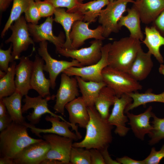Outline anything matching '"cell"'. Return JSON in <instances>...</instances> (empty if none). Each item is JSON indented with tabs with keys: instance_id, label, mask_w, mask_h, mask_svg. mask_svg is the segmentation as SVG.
Segmentation results:
<instances>
[{
	"instance_id": "obj_1",
	"label": "cell",
	"mask_w": 164,
	"mask_h": 164,
	"mask_svg": "<svg viewBox=\"0 0 164 164\" xmlns=\"http://www.w3.org/2000/svg\"><path fill=\"white\" fill-rule=\"evenodd\" d=\"M87 108L90 119L85 136L81 141L73 143V147L100 150L111 142L113 126L101 117L95 106Z\"/></svg>"
},
{
	"instance_id": "obj_2",
	"label": "cell",
	"mask_w": 164,
	"mask_h": 164,
	"mask_svg": "<svg viewBox=\"0 0 164 164\" xmlns=\"http://www.w3.org/2000/svg\"><path fill=\"white\" fill-rule=\"evenodd\" d=\"M25 125L12 121L0 134V152L2 157L13 159L24 148L42 141L31 137Z\"/></svg>"
},
{
	"instance_id": "obj_3",
	"label": "cell",
	"mask_w": 164,
	"mask_h": 164,
	"mask_svg": "<svg viewBox=\"0 0 164 164\" xmlns=\"http://www.w3.org/2000/svg\"><path fill=\"white\" fill-rule=\"evenodd\" d=\"M142 48L140 41L130 36L114 41L108 53V66L128 73Z\"/></svg>"
},
{
	"instance_id": "obj_4",
	"label": "cell",
	"mask_w": 164,
	"mask_h": 164,
	"mask_svg": "<svg viewBox=\"0 0 164 164\" xmlns=\"http://www.w3.org/2000/svg\"><path fill=\"white\" fill-rule=\"evenodd\" d=\"M103 81L112 89L118 97L141 90L142 86L128 73L108 66L102 72Z\"/></svg>"
},
{
	"instance_id": "obj_5",
	"label": "cell",
	"mask_w": 164,
	"mask_h": 164,
	"mask_svg": "<svg viewBox=\"0 0 164 164\" xmlns=\"http://www.w3.org/2000/svg\"><path fill=\"white\" fill-rule=\"evenodd\" d=\"M133 0H115L110 1L106 8L101 10L98 16V22L101 25L103 36L105 38L108 37L113 33H118L121 29L118 22L126 11L128 3H133Z\"/></svg>"
},
{
	"instance_id": "obj_6",
	"label": "cell",
	"mask_w": 164,
	"mask_h": 164,
	"mask_svg": "<svg viewBox=\"0 0 164 164\" xmlns=\"http://www.w3.org/2000/svg\"><path fill=\"white\" fill-rule=\"evenodd\" d=\"M25 17L21 16L15 21L9 29L12 31L10 36L5 41L12 45V55L14 60L19 59L21 53L26 51L34 41L30 36L28 24Z\"/></svg>"
},
{
	"instance_id": "obj_7",
	"label": "cell",
	"mask_w": 164,
	"mask_h": 164,
	"mask_svg": "<svg viewBox=\"0 0 164 164\" xmlns=\"http://www.w3.org/2000/svg\"><path fill=\"white\" fill-rule=\"evenodd\" d=\"M111 43L102 46L101 57L97 63L81 67H72L65 70L63 73L70 76H79L85 80L97 82L102 81V72L108 66V54Z\"/></svg>"
},
{
	"instance_id": "obj_8",
	"label": "cell",
	"mask_w": 164,
	"mask_h": 164,
	"mask_svg": "<svg viewBox=\"0 0 164 164\" xmlns=\"http://www.w3.org/2000/svg\"><path fill=\"white\" fill-rule=\"evenodd\" d=\"M38 52L39 56L45 63L43 66V70L49 74L51 88L53 89H54L56 87V79L60 73H63L65 70L72 67H84L75 59L68 61L58 60L53 58L48 51L47 41H43L39 43Z\"/></svg>"
},
{
	"instance_id": "obj_9",
	"label": "cell",
	"mask_w": 164,
	"mask_h": 164,
	"mask_svg": "<svg viewBox=\"0 0 164 164\" xmlns=\"http://www.w3.org/2000/svg\"><path fill=\"white\" fill-rule=\"evenodd\" d=\"M90 46L79 49L60 48L56 50L60 54L66 57H70L78 61L83 66L97 63L101 59L103 46L102 40L95 39L90 42Z\"/></svg>"
},
{
	"instance_id": "obj_10",
	"label": "cell",
	"mask_w": 164,
	"mask_h": 164,
	"mask_svg": "<svg viewBox=\"0 0 164 164\" xmlns=\"http://www.w3.org/2000/svg\"><path fill=\"white\" fill-rule=\"evenodd\" d=\"M43 138L49 143L50 147L44 159H54L61 162L63 164H70V157L73 139L54 134H45Z\"/></svg>"
},
{
	"instance_id": "obj_11",
	"label": "cell",
	"mask_w": 164,
	"mask_h": 164,
	"mask_svg": "<svg viewBox=\"0 0 164 164\" xmlns=\"http://www.w3.org/2000/svg\"><path fill=\"white\" fill-rule=\"evenodd\" d=\"M62 73L61 82L55 95L56 103L53 107L55 113L64 114L65 106L79 95L78 86L75 77H71Z\"/></svg>"
},
{
	"instance_id": "obj_12",
	"label": "cell",
	"mask_w": 164,
	"mask_h": 164,
	"mask_svg": "<svg viewBox=\"0 0 164 164\" xmlns=\"http://www.w3.org/2000/svg\"><path fill=\"white\" fill-rule=\"evenodd\" d=\"M25 96L23 100L25 104L22 107V111L24 113L29 109L33 108L32 112L26 116L30 124L35 125L38 124L42 115L46 113L54 117H58L62 121L68 122L61 116L53 113L48 108V102L50 100H54L55 95H50L44 98L39 95L34 97H29L27 95Z\"/></svg>"
},
{
	"instance_id": "obj_13",
	"label": "cell",
	"mask_w": 164,
	"mask_h": 164,
	"mask_svg": "<svg viewBox=\"0 0 164 164\" xmlns=\"http://www.w3.org/2000/svg\"><path fill=\"white\" fill-rule=\"evenodd\" d=\"M54 21L52 16L47 18L45 21L40 25L28 24L29 31L34 42L39 43L48 41L55 46L56 50L63 48L65 42L64 35L61 33L58 36L54 35L53 24Z\"/></svg>"
},
{
	"instance_id": "obj_14",
	"label": "cell",
	"mask_w": 164,
	"mask_h": 164,
	"mask_svg": "<svg viewBox=\"0 0 164 164\" xmlns=\"http://www.w3.org/2000/svg\"><path fill=\"white\" fill-rule=\"evenodd\" d=\"M132 101V98L128 94L117 97L107 120L110 124L115 126L114 132L120 137L125 136L130 130V128L127 127L126 124L128 119L124 113L126 107Z\"/></svg>"
},
{
	"instance_id": "obj_15",
	"label": "cell",
	"mask_w": 164,
	"mask_h": 164,
	"mask_svg": "<svg viewBox=\"0 0 164 164\" xmlns=\"http://www.w3.org/2000/svg\"><path fill=\"white\" fill-rule=\"evenodd\" d=\"M90 23L83 20H77L73 23L70 34L72 49H78L88 39L94 38L101 40L105 39L103 36V30L101 26L92 29L88 27Z\"/></svg>"
},
{
	"instance_id": "obj_16",
	"label": "cell",
	"mask_w": 164,
	"mask_h": 164,
	"mask_svg": "<svg viewBox=\"0 0 164 164\" xmlns=\"http://www.w3.org/2000/svg\"><path fill=\"white\" fill-rule=\"evenodd\" d=\"M65 108L69 114V122L73 130L80 138L82 136L78 132V124L80 127L85 128L90 119L87 106L82 96L78 97L68 103Z\"/></svg>"
},
{
	"instance_id": "obj_17",
	"label": "cell",
	"mask_w": 164,
	"mask_h": 164,
	"mask_svg": "<svg viewBox=\"0 0 164 164\" xmlns=\"http://www.w3.org/2000/svg\"><path fill=\"white\" fill-rule=\"evenodd\" d=\"M50 147L43 139L31 144L22 149L13 159L16 164H39L44 159Z\"/></svg>"
},
{
	"instance_id": "obj_18",
	"label": "cell",
	"mask_w": 164,
	"mask_h": 164,
	"mask_svg": "<svg viewBox=\"0 0 164 164\" xmlns=\"http://www.w3.org/2000/svg\"><path fill=\"white\" fill-rule=\"evenodd\" d=\"M45 119L46 121L51 123L52 127L51 128L47 129L37 128L35 125L26 122L23 124L29 128L32 133L39 137H41L40 134L43 133L55 134L71 138L75 141H77L80 139L75 133L72 132L69 129V128L71 126L69 122L63 121H61V119L60 118L51 115H47Z\"/></svg>"
},
{
	"instance_id": "obj_19",
	"label": "cell",
	"mask_w": 164,
	"mask_h": 164,
	"mask_svg": "<svg viewBox=\"0 0 164 164\" xmlns=\"http://www.w3.org/2000/svg\"><path fill=\"white\" fill-rule=\"evenodd\" d=\"M15 69V83L16 91L23 96L32 89L30 85L33 62L28 56H22L19 59Z\"/></svg>"
},
{
	"instance_id": "obj_20",
	"label": "cell",
	"mask_w": 164,
	"mask_h": 164,
	"mask_svg": "<svg viewBox=\"0 0 164 164\" xmlns=\"http://www.w3.org/2000/svg\"><path fill=\"white\" fill-rule=\"evenodd\" d=\"M152 109V106H150L144 112L138 114L129 112L126 113L133 132L137 138L142 141L144 140L146 134L151 133L153 128L150 122L153 113Z\"/></svg>"
},
{
	"instance_id": "obj_21",
	"label": "cell",
	"mask_w": 164,
	"mask_h": 164,
	"mask_svg": "<svg viewBox=\"0 0 164 164\" xmlns=\"http://www.w3.org/2000/svg\"><path fill=\"white\" fill-rule=\"evenodd\" d=\"M33 67L31 79L32 89L36 91L43 97L50 95V91L51 83L47 79L44 73V60L38 56H35L33 61Z\"/></svg>"
},
{
	"instance_id": "obj_22",
	"label": "cell",
	"mask_w": 164,
	"mask_h": 164,
	"mask_svg": "<svg viewBox=\"0 0 164 164\" xmlns=\"http://www.w3.org/2000/svg\"><path fill=\"white\" fill-rule=\"evenodd\" d=\"M133 4L141 22L145 24L152 23L164 10V0H139Z\"/></svg>"
},
{
	"instance_id": "obj_23",
	"label": "cell",
	"mask_w": 164,
	"mask_h": 164,
	"mask_svg": "<svg viewBox=\"0 0 164 164\" xmlns=\"http://www.w3.org/2000/svg\"><path fill=\"white\" fill-rule=\"evenodd\" d=\"M152 55L148 51L145 52L141 48L131 64L128 73L137 81L145 79L153 67Z\"/></svg>"
},
{
	"instance_id": "obj_24",
	"label": "cell",
	"mask_w": 164,
	"mask_h": 164,
	"mask_svg": "<svg viewBox=\"0 0 164 164\" xmlns=\"http://www.w3.org/2000/svg\"><path fill=\"white\" fill-rule=\"evenodd\" d=\"M54 21L60 24L65 32L66 39L63 48L72 49L70 34L73 23L77 20H83L84 15L79 11L73 13L67 12L65 9L60 8H56L54 13Z\"/></svg>"
},
{
	"instance_id": "obj_25",
	"label": "cell",
	"mask_w": 164,
	"mask_h": 164,
	"mask_svg": "<svg viewBox=\"0 0 164 164\" xmlns=\"http://www.w3.org/2000/svg\"><path fill=\"white\" fill-rule=\"evenodd\" d=\"M145 38L142 41L148 49V51L153 55L160 63H164L163 58L161 54L160 47L164 46V36L162 35L153 26H146L145 29Z\"/></svg>"
},
{
	"instance_id": "obj_26",
	"label": "cell",
	"mask_w": 164,
	"mask_h": 164,
	"mask_svg": "<svg viewBox=\"0 0 164 164\" xmlns=\"http://www.w3.org/2000/svg\"><path fill=\"white\" fill-rule=\"evenodd\" d=\"M126 11L127 15H122L119 21V27L121 29L122 26L125 27L130 32V36L142 41L144 36L141 29V20L138 12L133 6L127 9Z\"/></svg>"
},
{
	"instance_id": "obj_27",
	"label": "cell",
	"mask_w": 164,
	"mask_h": 164,
	"mask_svg": "<svg viewBox=\"0 0 164 164\" xmlns=\"http://www.w3.org/2000/svg\"><path fill=\"white\" fill-rule=\"evenodd\" d=\"M82 97L87 107L94 106L95 100L101 90L106 86L103 81H87L79 76H75Z\"/></svg>"
},
{
	"instance_id": "obj_28",
	"label": "cell",
	"mask_w": 164,
	"mask_h": 164,
	"mask_svg": "<svg viewBox=\"0 0 164 164\" xmlns=\"http://www.w3.org/2000/svg\"><path fill=\"white\" fill-rule=\"evenodd\" d=\"M117 97L114 91L107 86L100 91L95 100L94 106L104 120H107L109 115V108L113 105Z\"/></svg>"
},
{
	"instance_id": "obj_29",
	"label": "cell",
	"mask_w": 164,
	"mask_h": 164,
	"mask_svg": "<svg viewBox=\"0 0 164 164\" xmlns=\"http://www.w3.org/2000/svg\"><path fill=\"white\" fill-rule=\"evenodd\" d=\"M23 96L20 93L16 91L11 95L2 99L12 121L23 124L26 121L22 114L21 101Z\"/></svg>"
},
{
	"instance_id": "obj_30",
	"label": "cell",
	"mask_w": 164,
	"mask_h": 164,
	"mask_svg": "<svg viewBox=\"0 0 164 164\" xmlns=\"http://www.w3.org/2000/svg\"><path fill=\"white\" fill-rule=\"evenodd\" d=\"M110 2V0H94L85 3H80L77 11L83 14V21L84 22H94L99 16L101 9L107 5Z\"/></svg>"
},
{
	"instance_id": "obj_31",
	"label": "cell",
	"mask_w": 164,
	"mask_h": 164,
	"mask_svg": "<svg viewBox=\"0 0 164 164\" xmlns=\"http://www.w3.org/2000/svg\"><path fill=\"white\" fill-rule=\"evenodd\" d=\"M128 94L132 98V101L126 108L125 111V113L148 103L157 102L164 103V91L159 94H155L150 91H147L144 93H139L137 91Z\"/></svg>"
},
{
	"instance_id": "obj_32",
	"label": "cell",
	"mask_w": 164,
	"mask_h": 164,
	"mask_svg": "<svg viewBox=\"0 0 164 164\" xmlns=\"http://www.w3.org/2000/svg\"><path fill=\"white\" fill-rule=\"evenodd\" d=\"M16 62L11 63L5 75L0 79V99L9 96L16 91L15 83Z\"/></svg>"
},
{
	"instance_id": "obj_33",
	"label": "cell",
	"mask_w": 164,
	"mask_h": 164,
	"mask_svg": "<svg viewBox=\"0 0 164 164\" xmlns=\"http://www.w3.org/2000/svg\"><path fill=\"white\" fill-rule=\"evenodd\" d=\"M29 4V0H13L12 8L9 16L1 32V37L5 36L11 26L24 13Z\"/></svg>"
},
{
	"instance_id": "obj_34",
	"label": "cell",
	"mask_w": 164,
	"mask_h": 164,
	"mask_svg": "<svg viewBox=\"0 0 164 164\" xmlns=\"http://www.w3.org/2000/svg\"><path fill=\"white\" fill-rule=\"evenodd\" d=\"M151 123L153 127L151 133L149 135L150 138L148 142L150 145L156 144L164 138V118L158 117L153 113Z\"/></svg>"
},
{
	"instance_id": "obj_35",
	"label": "cell",
	"mask_w": 164,
	"mask_h": 164,
	"mask_svg": "<svg viewBox=\"0 0 164 164\" xmlns=\"http://www.w3.org/2000/svg\"><path fill=\"white\" fill-rule=\"evenodd\" d=\"M70 162L72 164H91L90 150L83 148L72 147Z\"/></svg>"
},
{
	"instance_id": "obj_36",
	"label": "cell",
	"mask_w": 164,
	"mask_h": 164,
	"mask_svg": "<svg viewBox=\"0 0 164 164\" xmlns=\"http://www.w3.org/2000/svg\"><path fill=\"white\" fill-rule=\"evenodd\" d=\"M24 13L25 19L28 23L38 24L41 18L35 0H29L28 5Z\"/></svg>"
},
{
	"instance_id": "obj_37",
	"label": "cell",
	"mask_w": 164,
	"mask_h": 164,
	"mask_svg": "<svg viewBox=\"0 0 164 164\" xmlns=\"http://www.w3.org/2000/svg\"><path fill=\"white\" fill-rule=\"evenodd\" d=\"M48 2L56 8L65 7L67 12L73 13L77 11L80 4L78 0H43Z\"/></svg>"
},
{
	"instance_id": "obj_38",
	"label": "cell",
	"mask_w": 164,
	"mask_h": 164,
	"mask_svg": "<svg viewBox=\"0 0 164 164\" xmlns=\"http://www.w3.org/2000/svg\"><path fill=\"white\" fill-rule=\"evenodd\" d=\"M12 45L10 44L9 48L6 50L0 49V70L6 72L9 68V63L14 60L12 55Z\"/></svg>"
},
{
	"instance_id": "obj_39",
	"label": "cell",
	"mask_w": 164,
	"mask_h": 164,
	"mask_svg": "<svg viewBox=\"0 0 164 164\" xmlns=\"http://www.w3.org/2000/svg\"><path fill=\"white\" fill-rule=\"evenodd\" d=\"M41 17H48L53 15L56 8L50 2L45 1L35 0Z\"/></svg>"
},
{
	"instance_id": "obj_40",
	"label": "cell",
	"mask_w": 164,
	"mask_h": 164,
	"mask_svg": "<svg viewBox=\"0 0 164 164\" xmlns=\"http://www.w3.org/2000/svg\"><path fill=\"white\" fill-rule=\"evenodd\" d=\"M164 158V145L157 151L154 147L152 148L149 154L143 160L145 164H159Z\"/></svg>"
},
{
	"instance_id": "obj_41",
	"label": "cell",
	"mask_w": 164,
	"mask_h": 164,
	"mask_svg": "<svg viewBox=\"0 0 164 164\" xmlns=\"http://www.w3.org/2000/svg\"><path fill=\"white\" fill-rule=\"evenodd\" d=\"M91 164H105L100 151L95 149H90Z\"/></svg>"
},
{
	"instance_id": "obj_42",
	"label": "cell",
	"mask_w": 164,
	"mask_h": 164,
	"mask_svg": "<svg viewBox=\"0 0 164 164\" xmlns=\"http://www.w3.org/2000/svg\"><path fill=\"white\" fill-rule=\"evenodd\" d=\"M152 23L153 26L164 36V10Z\"/></svg>"
},
{
	"instance_id": "obj_43",
	"label": "cell",
	"mask_w": 164,
	"mask_h": 164,
	"mask_svg": "<svg viewBox=\"0 0 164 164\" xmlns=\"http://www.w3.org/2000/svg\"><path fill=\"white\" fill-rule=\"evenodd\" d=\"M116 160L119 164H145L143 160H138L134 159L126 156L117 158Z\"/></svg>"
},
{
	"instance_id": "obj_44",
	"label": "cell",
	"mask_w": 164,
	"mask_h": 164,
	"mask_svg": "<svg viewBox=\"0 0 164 164\" xmlns=\"http://www.w3.org/2000/svg\"><path fill=\"white\" fill-rule=\"evenodd\" d=\"M108 146L99 150L102 155L105 164H119L117 161L112 159L110 157L108 151Z\"/></svg>"
},
{
	"instance_id": "obj_45",
	"label": "cell",
	"mask_w": 164,
	"mask_h": 164,
	"mask_svg": "<svg viewBox=\"0 0 164 164\" xmlns=\"http://www.w3.org/2000/svg\"><path fill=\"white\" fill-rule=\"evenodd\" d=\"M12 122L8 112L4 116L0 118V131H3Z\"/></svg>"
},
{
	"instance_id": "obj_46",
	"label": "cell",
	"mask_w": 164,
	"mask_h": 164,
	"mask_svg": "<svg viewBox=\"0 0 164 164\" xmlns=\"http://www.w3.org/2000/svg\"><path fill=\"white\" fill-rule=\"evenodd\" d=\"M13 0H0V10L2 12L5 11L9 7Z\"/></svg>"
},
{
	"instance_id": "obj_47",
	"label": "cell",
	"mask_w": 164,
	"mask_h": 164,
	"mask_svg": "<svg viewBox=\"0 0 164 164\" xmlns=\"http://www.w3.org/2000/svg\"><path fill=\"white\" fill-rule=\"evenodd\" d=\"M6 108L2 99H0V118L5 116L7 114Z\"/></svg>"
},
{
	"instance_id": "obj_48",
	"label": "cell",
	"mask_w": 164,
	"mask_h": 164,
	"mask_svg": "<svg viewBox=\"0 0 164 164\" xmlns=\"http://www.w3.org/2000/svg\"><path fill=\"white\" fill-rule=\"evenodd\" d=\"M40 164H63L61 161L58 160L51 159H45L43 160Z\"/></svg>"
},
{
	"instance_id": "obj_49",
	"label": "cell",
	"mask_w": 164,
	"mask_h": 164,
	"mask_svg": "<svg viewBox=\"0 0 164 164\" xmlns=\"http://www.w3.org/2000/svg\"><path fill=\"white\" fill-rule=\"evenodd\" d=\"M0 164H15L13 159L6 157H2L0 158Z\"/></svg>"
},
{
	"instance_id": "obj_50",
	"label": "cell",
	"mask_w": 164,
	"mask_h": 164,
	"mask_svg": "<svg viewBox=\"0 0 164 164\" xmlns=\"http://www.w3.org/2000/svg\"><path fill=\"white\" fill-rule=\"evenodd\" d=\"M159 71L160 73L164 76V64H160L159 68Z\"/></svg>"
},
{
	"instance_id": "obj_51",
	"label": "cell",
	"mask_w": 164,
	"mask_h": 164,
	"mask_svg": "<svg viewBox=\"0 0 164 164\" xmlns=\"http://www.w3.org/2000/svg\"><path fill=\"white\" fill-rule=\"evenodd\" d=\"M6 72L0 70V78L4 77L6 74Z\"/></svg>"
},
{
	"instance_id": "obj_52",
	"label": "cell",
	"mask_w": 164,
	"mask_h": 164,
	"mask_svg": "<svg viewBox=\"0 0 164 164\" xmlns=\"http://www.w3.org/2000/svg\"><path fill=\"white\" fill-rule=\"evenodd\" d=\"M78 2L80 3H82L83 1L84 0H78Z\"/></svg>"
},
{
	"instance_id": "obj_53",
	"label": "cell",
	"mask_w": 164,
	"mask_h": 164,
	"mask_svg": "<svg viewBox=\"0 0 164 164\" xmlns=\"http://www.w3.org/2000/svg\"><path fill=\"white\" fill-rule=\"evenodd\" d=\"M114 0H110V1H114Z\"/></svg>"
},
{
	"instance_id": "obj_54",
	"label": "cell",
	"mask_w": 164,
	"mask_h": 164,
	"mask_svg": "<svg viewBox=\"0 0 164 164\" xmlns=\"http://www.w3.org/2000/svg\"><path fill=\"white\" fill-rule=\"evenodd\" d=\"M139 0H136L135 1H139Z\"/></svg>"
}]
</instances>
